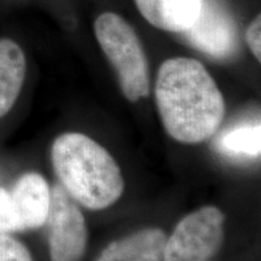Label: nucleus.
I'll return each mask as SVG.
<instances>
[{
  "label": "nucleus",
  "instance_id": "obj_1",
  "mask_svg": "<svg viewBox=\"0 0 261 261\" xmlns=\"http://www.w3.org/2000/svg\"><path fill=\"white\" fill-rule=\"evenodd\" d=\"M155 96L163 126L180 143L196 144L211 138L224 119L223 94L207 69L192 58L163 62Z\"/></svg>",
  "mask_w": 261,
  "mask_h": 261
},
{
  "label": "nucleus",
  "instance_id": "obj_2",
  "mask_svg": "<svg viewBox=\"0 0 261 261\" xmlns=\"http://www.w3.org/2000/svg\"><path fill=\"white\" fill-rule=\"evenodd\" d=\"M51 160L63 189L89 210L110 207L121 197L119 165L102 145L81 133H64L54 142Z\"/></svg>",
  "mask_w": 261,
  "mask_h": 261
},
{
  "label": "nucleus",
  "instance_id": "obj_3",
  "mask_svg": "<svg viewBox=\"0 0 261 261\" xmlns=\"http://www.w3.org/2000/svg\"><path fill=\"white\" fill-rule=\"evenodd\" d=\"M94 33L119 76L127 99L136 102L148 96V61L133 28L121 16L104 12L94 22Z\"/></svg>",
  "mask_w": 261,
  "mask_h": 261
},
{
  "label": "nucleus",
  "instance_id": "obj_4",
  "mask_svg": "<svg viewBox=\"0 0 261 261\" xmlns=\"http://www.w3.org/2000/svg\"><path fill=\"white\" fill-rule=\"evenodd\" d=\"M224 221L223 212L213 205L182 218L166 241L162 261H208L223 242Z\"/></svg>",
  "mask_w": 261,
  "mask_h": 261
},
{
  "label": "nucleus",
  "instance_id": "obj_5",
  "mask_svg": "<svg viewBox=\"0 0 261 261\" xmlns=\"http://www.w3.org/2000/svg\"><path fill=\"white\" fill-rule=\"evenodd\" d=\"M48 246L52 261H77L85 252L87 228L79 207L61 187L51 190Z\"/></svg>",
  "mask_w": 261,
  "mask_h": 261
},
{
  "label": "nucleus",
  "instance_id": "obj_6",
  "mask_svg": "<svg viewBox=\"0 0 261 261\" xmlns=\"http://www.w3.org/2000/svg\"><path fill=\"white\" fill-rule=\"evenodd\" d=\"M182 34L192 46L215 58L232 56L238 47L237 25L220 0H202L195 23Z\"/></svg>",
  "mask_w": 261,
  "mask_h": 261
},
{
  "label": "nucleus",
  "instance_id": "obj_7",
  "mask_svg": "<svg viewBox=\"0 0 261 261\" xmlns=\"http://www.w3.org/2000/svg\"><path fill=\"white\" fill-rule=\"evenodd\" d=\"M10 200L17 228H37L46 223L50 211L51 190L38 173H25L10 191Z\"/></svg>",
  "mask_w": 261,
  "mask_h": 261
},
{
  "label": "nucleus",
  "instance_id": "obj_8",
  "mask_svg": "<svg viewBox=\"0 0 261 261\" xmlns=\"http://www.w3.org/2000/svg\"><path fill=\"white\" fill-rule=\"evenodd\" d=\"M149 23L162 31L184 33L195 23L202 0H135Z\"/></svg>",
  "mask_w": 261,
  "mask_h": 261
},
{
  "label": "nucleus",
  "instance_id": "obj_9",
  "mask_svg": "<svg viewBox=\"0 0 261 261\" xmlns=\"http://www.w3.org/2000/svg\"><path fill=\"white\" fill-rule=\"evenodd\" d=\"M27 73L24 51L15 40L0 38V117L5 116L19 97Z\"/></svg>",
  "mask_w": 261,
  "mask_h": 261
},
{
  "label": "nucleus",
  "instance_id": "obj_10",
  "mask_svg": "<svg viewBox=\"0 0 261 261\" xmlns=\"http://www.w3.org/2000/svg\"><path fill=\"white\" fill-rule=\"evenodd\" d=\"M166 241L160 228H144L109 244L97 261H162Z\"/></svg>",
  "mask_w": 261,
  "mask_h": 261
},
{
  "label": "nucleus",
  "instance_id": "obj_11",
  "mask_svg": "<svg viewBox=\"0 0 261 261\" xmlns=\"http://www.w3.org/2000/svg\"><path fill=\"white\" fill-rule=\"evenodd\" d=\"M220 151L228 155L259 156L261 151V128L259 123H243L232 127L220 136L217 143Z\"/></svg>",
  "mask_w": 261,
  "mask_h": 261
},
{
  "label": "nucleus",
  "instance_id": "obj_12",
  "mask_svg": "<svg viewBox=\"0 0 261 261\" xmlns=\"http://www.w3.org/2000/svg\"><path fill=\"white\" fill-rule=\"evenodd\" d=\"M0 261H32V256L21 242L0 233Z\"/></svg>",
  "mask_w": 261,
  "mask_h": 261
},
{
  "label": "nucleus",
  "instance_id": "obj_13",
  "mask_svg": "<svg viewBox=\"0 0 261 261\" xmlns=\"http://www.w3.org/2000/svg\"><path fill=\"white\" fill-rule=\"evenodd\" d=\"M18 231L10 200V191L0 188V233Z\"/></svg>",
  "mask_w": 261,
  "mask_h": 261
},
{
  "label": "nucleus",
  "instance_id": "obj_14",
  "mask_svg": "<svg viewBox=\"0 0 261 261\" xmlns=\"http://www.w3.org/2000/svg\"><path fill=\"white\" fill-rule=\"evenodd\" d=\"M260 33H261V19L260 15L254 19L247 29V42L249 45L253 55L257 61L261 60V46H260Z\"/></svg>",
  "mask_w": 261,
  "mask_h": 261
}]
</instances>
